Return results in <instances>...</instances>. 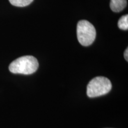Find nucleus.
<instances>
[{
	"instance_id": "obj_1",
	"label": "nucleus",
	"mask_w": 128,
	"mask_h": 128,
	"mask_svg": "<svg viewBox=\"0 0 128 128\" xmlns=\"http://www.w3.org/2000/svg\"><path fill=\"white\" fill-rule=\"evenodd\" d=\"M39 67L38 60L33 56H24L10 64L9 70L13 74L30 75L35 72Z\"/></svg>"
},
{
	"instance_id": "obj_2",
	"label": "nucleus",
	"mask_w": 128,
	"mask_h": 128,
	"mask_svg": "<svg viewBox=\"0 0 128 128\" xmlns=\"http://www.w3.org/2000/svg\"><path fill=\"white\" fill-rule=\"evenodd\" d=\"M112 87V83L108 78L104 76H97L88 84L87 94L90 98L99 97L108 94L111 90Z\"/></svg>"
},
{
	"instance_id": "obj_3",
	"label": "nucleus",
	"mask_w": 128,
	"mask_h": 128,
	"mask_svg": "<svg viewBox=\"0 0 128 128\" xmlns=\"http://www.w3.org/2000/svg\"><path fill=\"white\" fill-rule=\"evenodd\" d=\"M76 34L80 44L84 46H88L94 42L96 37V30L92 23L83 20L77 24Z\"/></svg>"
},
{
	"instance_id": "obj_4",
	"label": "nucleus",
	"mask_w": 128,
	"mask_h": 128,
	"mask_svg": "<svg viewBox=\"0 0 128 128\" xmlns=\"http://www.w3.org/2000/svg\"><path fill=\"white\" fill-rule=\"evenodd\" d=\"M127 6V0H110V7L113 12H119Z\"/></svg>"
},
{
	"instance_id": "obj_5",
	"label": "nucleus",
	"mask_w": 128,
	"mask_h": 128,
	"mask_svg": "<svg viewBox=\"0 0 128 128\" xmlns=\"http://www.w3.org/2000/svg\"><path fill=\"white\" fill-rule=\"evenodd\" d=\"M118 27L120 29L128 30V15L123 16L118 21Z\"/></svg>"
},
{
	"instance_id": "obj_6",
	"label": "nucleus",
	"mask_w": 128,
	"mask_h": 128,
	"mask_svg": "<svg viewBox=\"0 0 128 128\" xmlns=\"http://www.w3.org/2000/svg\"><path fill=\"white\" fill-rule=\"evenodd\" d=\"M33 1V0H9L12 6L20 7L28 6L31 4Z\"/></svg>"
},
{
	"instance_id": "obj_7",
	"label": "nucleus",
	"mask_w": 128,
	"mask_h": 128,
	"mask_svg": "<svg viewBox=\"0 0 128 128\" xmlns=\"http://www.w3.org/2000/svg\"><path fill=\"white\" fill-rule=\"evenodd\" d=\"M124 59L126 60V61H128V48H126V49L124 52Z\"/></svg>"
}]
</instances>
